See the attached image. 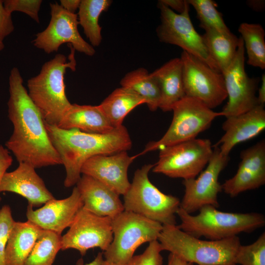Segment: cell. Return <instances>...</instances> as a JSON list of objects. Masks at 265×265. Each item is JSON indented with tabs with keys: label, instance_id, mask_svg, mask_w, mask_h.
Listing matches in <instances>:
<instances>
[{
	"label": "cell",
	"instance_id": "6da1fadb",
	"mask_svg": "<svg viewBox=\"0 0 265 265\" xmlns=\"http://www.w3.org/2000/svg\"><path fill=\"white\" fill-rule=\"evenodd\" d=\"M9 120L13 131L5 146L17 160L35 168L62 164L59 156L48 135L41 113L29 97L18 68L9 76Z\"/></svg>",
	"mask_w": 265,
	"mask_h": 265
},
{
	"label": "cell",
	"instance_id": "7a4b0ae2",
	"mask_svg": "<svg viewBox=\"0 0 265 265\" xmlns=\"http://www.w3.org/2000/svg\"><path fill=\"white\" fill-rule=\"evenodd\" d=\"M45 125L51 141L64 166L66 187L77 184L81 177V167L89 158L127 151L132 146L129 132L123 125L109 133L99 134L75 129H62L46 123Z\"/></svg>",
	"mask_w": 265,
	"mask_h": 265
},
{
	"label": "cell",
	"instance_id": "3957f363",
	"mask_svg": "<svg viewBox=\"0 0 265 265\" xmlns=\"http://www.w3.org/2000/svg\"><path fill=\"white\" fill-rule=\"evenodd\" d=\"M69 61L63 54H56L46 62L39 73L27 80L28 94L40 110L45 123L58 126L72 104L65 93L64 75L67 69L74 71L75 50L71 46Z\"/></svg>",
	"mask_w": 265,
	"mask_h": 265
},
{
	"label": "cell",
	"instance_id": "277c9868",
	"mask_svg": "<svg viewBox=\"0 0 265 265\" xmlns=\"http://www.w3.org/2000/svg\"><path fill=\"white\" fill-rule=\"evenodd\" d=\"M158 240L162 250L198 265H232L241 245L238 236L218 240H202L179 229L163 225Z\"/></svg>",
	"mask_w": 265,
	"mask_h": 265
},
{
	"label": "cell",
	"instance_id": "5b68a950",
	"mask_svg": "<svg viewBox=\"0 0 265 265\" xmlns=\"http://www.w3.org/2000/svg\"><path fill=\"white\" fill-rule=\"evenodd\" d=\"M199 211L196 215L180 207L177 212L181 221L178 227L198 238L221 240L241 233L251 232L265 224L264 215L259 213L224 212L211 205L205 206Z\"/></svg>",
	"mask_w": 265,
	"mask_h": 265
},
{
	"label": "cell",
	"instance_id": "8992f818",
	"mask_svg": "<svg viewBox=\"0 0 265 265\" xmlns=\"http://www.w3.org/2000/svg\"><path fill=\"white\" fill-rule=\"evenodd\" d=\"M154 164H148L134 173L132 182L124 196V210L163 225H176L175 214L180 207L178 198L162 193L150 181Z\"/></svg>",
	"mask_w": 265,
	"mask_h": 265
},
{
	"label": "cell",
	"instance_id": "52a82bcc",
	"mask_svg": "<svg viewBox=\"0 0 265 265\" xmlns=\"http://www.w3.org/2000/svg\"><path fill=\"white\" fill-rule=\"evenodd\" d=\"M113 240L104 251L105 260L125 265L141 244L158 240L160 223L138 214L124 211L112 219Z\"/></svg>",
	"mask_w": 265,
	"mask_h": 265
},
{
	"label": "cell",
	"instance_id": "ba28073f",
	"mask_svg": "<svg viewBox=\"0 0 265 265\" xmlns=\"http://www.w3.org/2000/svg\"><path fill=\"white\" fill-rule=\"evenodd\" d=\"M172 110L173 119L165 133L159 140L148 143L139 156L196 138L200 133L209 129L215 118L223 116L221 111H214L200 100L186 96L177 102Z\"/></svg>",
	"mask_w": 265,
	"mask_h": 265
},
{
	"label": "cell",
	"instance_id": "9c48e42d",
	"mask_svg": "<svg viewBox=\"0 0 265 265\" xmlns=\"http://www.w3.org/2000/svg\"><path fill=\"white\" fill-rule=\"evenodd\" d=\"M153 172L173 178L194 179L208 164L213 153L210 139L194 138L164 147Z\"/></svg>",
	"mask_w": 265,
	"mask_h": 265
},
{
	"label": "cell",
	"instance_id": "30bf717a",
	"mask_svg": "<svg viewBox=\"0 0 265 265\" xmlns=\"http://www.w3.org/2000/svg\"><path fill=\"white\" fill-rule=\"evenodd\" d=\"M160 24L156 29L159 40L178 46L207 64L213 70H220L210 55L202 36L195 30L190 18L189 9L178 14L159 1Z\"/></svg>",
	"mask_w": 265,
	"mask_h": 265
},
{
	"label": "cell",
	"instance_id": "8fae6325",
	"mask_svg": "<svg viewBox=\"0 0 265 265\" xmlns=\"http://www.w3.org/2000/svg\"><path fill=\"white\" fill-rule=\"evenodd\" d=\"M180 58L186 96L200 100L212 109L220 105L227 98L222 74L185 51Z\"/></svg>",
	"mask_w": 265,
	"mask_h": 265
},
{
	"label": "cell",
	"instance_id": "7c38bea8",
	"mask_svg": "<svg viewBox=\"0 0 265 265\" xmlns=\"http://www.w3.org/2000/svg\"><path fill=\"white\" fill-rule=\"evenodd\" d=\"M245 49L241 37L232 63L222 73L228 102L221 112L226 118L239 115L257 106L260 79L250 78L245 70Z\"/></svg>",
	"mask_w": 265,
	"mask_h": 265
},
{
	"label": "cell",
	"instance_id": "4fadbf2b",
	"mask_svg": "<svg viewBox=\"0 0 265 265\" xmlns=\"http://www.w3.org/2000/svg\"><path fill=\"white\" fill-rule=\"evenodd\" d=\"M51 20L47 27L37 33L33 45L47 53L57 52L64 43H69L75 50L88 56L95 51L81 37L78 30V15L64 9L57 2L50 3Z\"/></svg>",
	"mask_w": 265,
	"mask_h": 265
},
{
	"label": "cell",
	"instance_id": "5bb4252c",
	"mask_svg": "<svg viewBox=\"0 0 265 265\" xmlns=\"http://www.w3.org/2000/svg\"><path fill=\"white\" fill-rule=\"evenodd\" d=\"M111 223V218L96 215L82 207L61 237V250L74 249L82 256L94 248L105 251L113 240Z\"/></svg>",
	"mask_w": 265,
	"mask_h": 265
},
{
	"label": "cell",
	"instance_id": "9a60e30c",
	"mask_svg": "<svg viewBox=\"0 0 265 265\" xmlns=\"http://www.w3.org/2000/svg\"><path fill=\"white\" fill-rule=\"evenodd\" d=\"M229 159V156H223L218 147L213 146V153L206 168L197 178L183 180L185 193L180 208L190 214L205 206L218 208L217 196L222 191L218 177Z\"/></svg>",
	"mask_w": 265,
	"mask_h": 265
},
{
	"label": "cell",
	"instance_id": "2e32d148",
	"mask_svg": "<svg viewBox=\"0 0 265 265\" xmlns=\"http://www.w3.org/2000/svg\"><path fill=\"white\" fill-rule=\"evenodd\" d=\"M138 156V154L130 156L125 151L112 155H96L84 163L81 174L94 178L123 195L131 185L128 177L129 167Z\"/></svg>",
	"mask_w": 265,
	"mask_h": 265
},
{
	"label": "cell",
	"instance_id": "e0dca14e",
	"mask_svg": "<svg viewBox=\"0 0 265 265\" xmlns=\"http://www.w3.org/2000/svg\"><path fill=\"white\" fill-rule=\"evenodd\" d=\"M83 206L81 195L77 186H75L71 194L66 198L60 200L54 198L35 210L28 205L26 216L28 221L41 229L61 235L63 230L70 226Z\"/></svg>",
	"mask_w": 265,
	"mask_h": 265
},
{
	"label": "cell",
	"instance_id": "ac0fdd59",
	"mask_svg": "<svg viewBox=\"0 0 265 265\" xmlns=\"http://www.w3.org/2000/svg\"><path fill=\"white\" fill-rule=\"evenodd\" d=\"M236 174L221 185L222 190L231 197L265 184V141L263 139L242 151Z\"/></svg>",
	"mask_w": 265,
	"mask_h": 265
},
{
	"label": "cell",
	"instance_id": "d6986e66",
	"mask_svg": "<svg viewBox=\"0 0 265 265\" xmlns=\"http://www.w3.org/2000/svg\"><path fill=\"white\" fill-rule=\"evenodd\" d=\"M265 129L264 106L258 105L243 113L226 118L222 125L225 133L213 146L218 147L222 155L228 156L236 145L256 137Z\"/></svg>",
	"mask_w": 265,
	"mask_h": 265
},
{
	"label": "cell",
	"instance_id": "ffe728a7",
	"mask_svg": "<svg viewBox=\"0 0 265 265\" xmlns=\"http://www.w3.org/2000/svg\"><path fill=\"white\" fill-rule=\"evenodd\" d=\"M35 169L28 163H19L15 170L6 172L4 175L0 186V192H11L18 194L26 198L28 205L33 207H39L54 199Z\"/></svg>",
	"mask_w": 265,
	"mask_h": 265
},
{
	"label": "cell",
	"instance_id": "44dd1931",
	"mask_svg": "<svg viewBox=\"0 0 265 265\" xmlns=\"http://www.w3.org/2000/svg\"><path fill=\"white\" fill-rule=\"evenodd\" d=\"M76 185L86 210L112 219L124 211L119 195L94 178L82 174Z\"/></svg>",
	"mask_w": 265,
	"mask_h": 265
},
{
	"label": "cell",
	"instance_id": "7402d4cb",
	"mask_svg": "<svg viewBox=\"0 0 265 265\" xmlns=\"http://www.w3.org/2000/svg\"><path fill=\"white\" fill-rule=\"evenodd\" d=\"M64 130L78 129L91 133L104 134L114 128L99 106L71 104L58 126Z\"/></svg>",
	"mask_w": 265,
	"mask_h": 265
},
{
	"label": "cell",
	"instance_id": "603a6c76",
	"mask_svg": "<svg viewBox=\"0 0 265 265\" xmlns=\"http://www.w3.org/2000/svg\"><path fill=\"white\" fill-rule=\"evenodd\" d=\"M151 74L158 82L160 89L159 108L164 112L171 111L173 106L186 96L181 58L170 59Z\"/></svg>",
	"mask_w": 265,
	"mask_h": 265
},
{
	"label": "cell",
	"instance_id": "cb8c5ba5",
	"mask_svg": "<svg viewBox=\"0 0 265 265\" xmlns=\"http://www.w3.org/2000/svg\"><path fill=\"white\" fill-rule=\"evenodd\" d=\"M41 229L29 221H15L5 251V265H24Z\"/></svg>",
	"mask_w": 265,
	"mask_h": 265
},
{
	"label": "cell",
	"instance_id": "d4e9b609",
	"mask_svg": "<svg viewBox=\"0 0 265 265\" xmlns=\"http://www.w3.org/2000/svg\"><path fill=\"white\" fill-rule=\"evenodd\" d=\"M146 104L132 90L123 87L115 89L99 106L114 128L122 126L125 117L136 106Z\"/></svg>",
	"mask_w": 265,
	"mask_h": 265
},
{
	"label": "cell",
	"instance_id": "484cf974",
	"mask_svg": "<svg viewBox=\"0 0 265 265\" xmlns=\"http://www.w3.org/2000/svg\"><path fill=\"white\" fill-rule=\"evenodd\" d=\"M202 36L210 55L222 74L236 55L239 37L231 32L224 33L212 29L205 30Z\"/></svg>",
	"mask_w": 265,
	"mask_h": 265
},
{
	"label": "cell",
	"instance_id": "4316f807",
	"mask_svg": "<svg viewBox=\"0 0 265 265\" xmlns=\"http://www.w3.org/2000/svg\"><path fill=\"white\" fill-rule=\"evenodd\" d=\"M120 84L141 96L150 110L154 111L159 108L161 98L159 85L145 68H139L127 73L121 80Z\"/></svg>",
	"mask_w": 265,
	"mask_h": 265
},
{
	"label": "cell",
	"instance_id": "83f0119b",
	"mask_svg": "<svg viewBox=\"0 0 265 265\" xmlns=\"http://www.w3.org/2000/svg\"><path fill=\"white\" fill-rule=\"evenodd\" d=\"M111 3L110 0H81L77 15L79 24L92 47L99 46L102 42V27L99 24V18Z\"/></svg>",
	"mask_w": 265,
	"mask_h": 265
},
{
	"label": "cell",
	"instance_id": "f1b7e54d",
	"mask_svg": "<svg viewBox=\"0 0 265 265\" xmlns=\"http://www.w3.org/2000/svg\"><path fill=\"white\" fill-rule=\"evenodd\" d=\"M246 51L249 65L265 68V32L259 24L241 23L238 28Z\"/></svg>",
	"mask_w": 265,
	"mask_h": 265
},
{
	"label": "cell",
	"instance_id": "f546056e",
	"mask_svg": "<svg viewBox=\"0 0 265 265\" xmlns=\"http://www.w3.org/2000/svg\"><path fill=\"white\" fill-rule=\"evenodd\" d=\"M61 237L55 232L42 229L24 265H53L61 249Z\"/></svg>",
	"mask_w": 265,
	"mask_h": 265
},
{
	"label": "cell",
	"instance_id": "4dcf8cb0",
	"mask_svg": "<svg viewBox=\"0 0 265 265\" xmlns=\"http://www.w3.org/2000/svg\"><path fill=\"white\" fill-rule=\"evenodd\" d=\"M195 9L200 21V27L205 30L212 29L219 32H231L224 22L222 15L216 8V3L212 0H187Z\"/></svg>",
	"mask_w": 265,
	"mask_h": 265
},
{
	"label": "cell",
	"instance_id": "1f68e13d",
	"mask_svg": "<svg viewBox=\"0 0 265 265\" xmlns=\"http://www.w3.org/2000/svg\"><path fill=\"white\" fill-rule=\"evenodd\" d=\"M235 264L240 265H265V233L253 243L241 245L235 259Z\"/></svg>",
	"mask_w": 265,
	"mask_h": 265
},
{
	"label": "cell",
	"instance_id": "d6a6232c",
	"mask_svg": "<svg viewBox=\"0 0 265 265\" xmlns=\"http://www.w3.org/2000/svg\"><path fill=\"white\" fill-rule=\"evenodd\" d=\"M15 222L10 207L4 205L0 209V265H5V248Z\"/></svg>",
	"mask_w": 265,
	"mask_h": 265
},
{
	"label": "cell",
	"instance_id": "836d02e7",
	"mask_svg": "<svg viewBox=\"0 0 265 265\" xmlns=\"http://www.w3.org/2000/svg\"><path fill=\"white\" fill-rule=\"evenodd\" d=\"M162 251L158 240L149 242L143 253L133 256L125 265H162Z\"/></svg>",
	"mask_w": 265,
	"mask_h": 265
},
{
	"label": "cell",
	"instance_id": "e575fe53",
	"mask_svg": "<svg viewBox=\"0 0 265 265\" xmlns=\"http://www.w3.org/2000/svg\"><path fill=\"white\" fill-rule=\"evenodd\" d=\"M5 9L10 13L22 12L27 15L37 23H39V12L42 0H2Z\"/></svg>",
	"mask_w": 265,
	"mask_h": 265
},
{
	"label": "cell",
	"instance_id": "d590c367",
	"mask_svg": "<svg viewBox=\"0 0 265 265\" xmlns=\"http://www.w3.org/2000/svg\"><path fill=\"white\" fill-rule=\"evenodd\" d=\"M14 30L11 14L5 8L3 1L0 0V41H2Z\"/></svg>",
	"mask_w": 265,
	"mask_h": 265
},
{
	"label": "cell",
	"instance_id": "8d00e7d4",
	"mask_svg": "<svg viewBox=\"0 0 265 265\" xmlns=\"http://www.w3.org/2000/svg\"><path fill=\"white\" fill-rule=\"evenodd\" d=\"M13 161L8 150L0 145V186L3 177ZM1 198L0 196V201Z\"/></svg>",
	"mask_w": 265,
	"mask_h": 265
},
{
	"label": "cell",
	"instance_id": "74e56055",
	"mask_svg": "<svg viewBox=\"0 0 265 265\" xmlns=\"http://www.w3.org/2000/svg\"><path fill=\"white\" fill-rule=\"evenodd\" d=\"M159 1L173 11H176L178 14L183 13L190 7L187 0H160Z\"/></svg>",
	"mask_w": 265,
	"mask_h": 265
},
{
	"label": "cell",
	"instance_id": "f35d334b",
	"mask_svg": "<svg viewBox=\"0 0 265 265\" xmlns=\"http://www.w3.org/2000/svg\"><path fill=\"white\" fill-rule=\"evenodd\" d=\"M81 0H60V5L67 11L75 13L79 9Z\"/></svg>",
	"mask_w": 265,
	"mask_h": 265
},
{
	"label": "cell",
	"instance_id": "ab89813d",
	"mask_svg": "<svg viewBox=\"0 0 265 265\" xmlns=\"http://www.w3.org/2000/svg\"><path fill=\"white\" fill-rule=\"evenodd\" d=\"M258 102L259 105L265 106V74H263L261 78V85L258 88Z\"/></svg>",
	"mask_w": 265,
	"mask_h": 265
},
{
	"label": "cell",
	"instance_id": "60d3db41",
	"mask_svg": "<svg viewBox=\"0 0 265 265\" xmlns=\"http://www.w3.org/2000/svg\"><path fill=\"white\" fill-rule=\"evenodd\" d=\"M167 265H193V264L187 262L177 256L170 253Z\"/></svg>",
	"mask_w": 265,
	"mask_h": 265
},
{
	"label": "cell",
	"instance_id": "b9f144b4",
	"mask_svg": "<svg viewBox=\"0 0 265 265\" xmlns=\"http://www.w3.org/2000/svg\"><path fill=\"white\" fill-rule=\"evenodd\" d=\"M104 260L103 253L99 252L94 260L85 265H101Z\"/></svg>",
	"mask_w": 265,
	"mask_h": 265
},
{
	"label": "cell",
	"instance_id": "7bdbcfd3",
	"mask_svg": "<svg viewBox=\"0 0 265 265\" xmlns=\"http://www.w3.org/2000/svg\"><path fill=\"white\" fill-rule=\"evenodd\" d=\"M101 265H121L115 264L113 262L107 261L106 260H104Z\"/></svg>",
	"mask_w": 265,
	"mask_h": 265
},
{
	"label": "cell",
	"instance_id": "ee69618b",
	"mask_svg": "<svg viewBox=\"0 0 265 265\" xmlns=\"http://www.w3.org/2000/svg\"><path fill=\"white\" fill-rule=\"evenodd\" d=\"M4 47V46L3 42L0 41V51L3 50Z\"/></svg>",
	"mask_w": 265,
	"mask_h": 265
},
{
	"label": "cell",
	"instance_id": "f6af8a7d",
	"mask_svg": "<svg viewBox=\"0 0 265 265\" xmlns=\"http://www.w3.org/2000/svg\"></svg>",
	"mask_w": 265,
	"mask_h": 265
}]
</instances>
